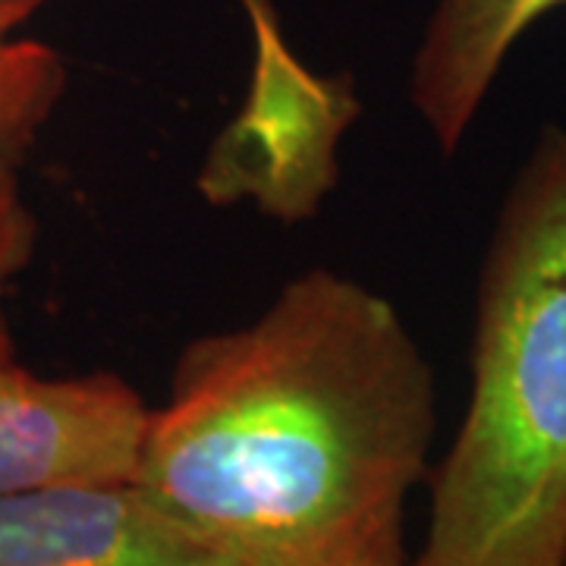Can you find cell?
<instances>
[{"instance_id": "obj_7", "label": "cell", "mask_w": 566, "mask_h": 566, "mask_svg": "<svg viewBox=\"0 0 566 566\" xmlns=\"http://www.w3.org/2000/svg\"><path fill=\"white\" fill-rule=\"evenodd\" d=\"M44 0H0V161L20 164L66 88L61 54L20 29Z\"/></svg>"}, {"instance_id": "obj_2", "label": "cell", "mask_w": 566, "mask_h": 566, "mask_svg": "<svg viewBox=\"0 0 566 566\" xmlns=\"http://www.w3.org/2000/svg\"><path fill=\"white\" fill-rule=\"evenodd\" d=\"M406 566H566V129L545 126L491 230L472 394Z\"/></svg>"}, {"instance_id": "obj_6", "label": "cell", "mask_w": 566, "mask_h": 566, "mask_svg": "<svg viewBox=\"0 0 566 566\" xmlns=\"http://www.w3.org/2000/svg\"><path fill=\"white\" fill-rule=\"evenodd\" d=\"M566 0H434L409 70V102L441 155L463 145L501 66Z\"/></svg>"}, {"instance_id": "obj_4", "label": "cell", "mask_w": 566, "mask_h": 566, "mask_svg": "<svg viewBox=\"0 0 566 566\" xmlns=\"http://www.w3.org/2000/svg\"><path fill=\"white\" fill-rule=\"evenodd\" d=\"M148 406L117 375L41 378L0 359V494L133 482Z\"/></svg>"}, {"instance_id": "obj_5", "label": "cell", "mask_w": 566, "mask_h": 566, "mask_svg": "<svg viewBox=\"0 0 566 566\" xmlns=\"http://www.w3.org/2000/svg\"><path fill=\"white\" fill-rule=\"evenodd\" d=\"M0 566H237L133 482H63L0 494Z\"/></svg>"}, {"instance_id": "obj_1", "label": "cell", "mask_w": 566, "mask_h": 566, "mask_svg": "<svg viewBox=\"0 0 566 566\" xmlns=\"http://www.w3.org/2000/svg\"><path fill=\"white\" fill-rule=\"evenodd\" d=\"M434 409L397 308L318 268L182 349L133 485L237 566H406Z\"/></svg>"}, {"instance_id": "obj_3", "label": "cell", "mask_w": 566, "mask_h": 566, "mask_svg": "<svg viewBox=\"0 0 566 566\" xmlns=\"http://www.w3.org/2000/svg\"><path fill=\"white\" fill-rule=\"evenodd\" d=\"M255 63L243 111L208 148L199 192L211 205L252 199L277 221H305L337 182V145L359 117L353 82L318 76L286 48L268 0H243Z\"/></svg>"}, {"instance_id": "obj_8", "label": "cell", "mask_w": 566, "mask_h": 566, "mask_svg": "<svg viewBox=\"0 0 566 566\" xmlns=\"http://www.w3.org/2000/svg\"><path fill=\"white\" fill-rule=\"evenodd\" d=\"M20 164L0 161V359H13V331L7 318V300L22 271L35 259L39 221L20 186Z\"/></svg>"}]
</instances>
